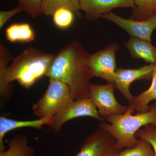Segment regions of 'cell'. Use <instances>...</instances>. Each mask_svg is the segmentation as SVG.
I'll list each match as a JSON object with an SVG mask.
<instances>
[{
	"instance_id": "cell-12",
	"label": "cell",
	"mask_w": 156,
	"mask_h": 156,
	"mask_svg": "<svg viewBox=\"0 0 156 156\" xmlns=\"http://www.w3.org/2000/svg\"><path fill=\"white\" fill-rule=\"evenodd\" d=\"M53 121V117H48L32 121H20L11 119L5 117H0V151H5L4 137L7 132L23 127H30L40 129L43 126L50 127Z\"/></svg>"
},
{
	"instance_id": "cell-4",
	"label": "cell",
	"mask_w": 156,
	"mask_h": 156,
	"mask_svg": "<svg viewBox=\"0 0 156 156\" xmlns=\"http://www.w3.org/2000/svg\"><path fill=\"white\" fill-rule=\"evenodd\" d=\"M74 101L67 84L50 79L48 89L41 98L34 105L32 110L39 119L53 117Z\"/></svg>"
},
{
	"instance_id": "cell-1",
	"label": "cell",
	"mask_w": 156,
	"mask_h": 156,
	"mask_svg": "<svg viewBox=\"0 0 156 156\" xmlns=\"http://www.w3.org/2000/svg\"><path fill=\"white\" fill-rule=\"evenodd\" d=\"M89 54L77 41L62 48L46 76L69 87L75 100L89 97V81L93 77Z\"/></svg>"
},
{
	"instance_id": "cell-6",
	"label": "cell",
	"mask_w": 156,
	"mask_h": 156,
	"mask_svg": "<svg viewBox=\"0 0 156 156\" xmlns=\"http://www.w3.org/2000/svg\"><path fill=\"white\" fill-rule=\"evenodd\" d=\"M120 152L114 137L99 128L85 139L75 156H118Z\"/></svg>"
},
{
	"instance_id": "cell-15",
	"label": "cell",
	"mask_w": 156,
	"mask_h": 156,
	"mask_svg": "<svg viewBox=\"0 0 156 156\" xmlns=\"http://www.w3.org/2000/svg\"><path fill=\"white\" fill-rule=\"evenodd\" d=\"M9 149L0 151V156H34L35 150L28 145V140L23 134L15 135L9 142Z\"/></svg>"
},
{
	"instance_id": "cell-11",
	"label": "cell",
	"mask_w": 156,
	"mask_h": 156,
	"mask_svg": "<svg viewBox=\"0 0 156 156\" xmlns=\"http://www.w3.org/2000/svg\"><path fill=\"white\" fill-rule=\"evenodd\" d=\"M85 18L90 21L98 20L104 14L118 8H132L134 0H79Z\"/></svg>"
},
{
	"instance_id": "cell-14",
	"label": "cell",
	"mask_w": 156,
	"mask_h": 156,
	"mask_svg": "<svg viewBox=\"0 0 156 156\" xmlns=\"http://www.w3.org/2000/svg\"><path fill=\"white\" fill-rule=\"evenodd\" d=\"M154 100H156V61L154 64L150 87L139 95L134 96L132 104L128 107L138 112H147L150 109V102Z\"/></svg>"
},
{
	"instance_id": "cell-8",
	"label": "cell",
	"mask_w": 156,
	"mask_h": 156,
	"mask_svg": "<svg viewBox=\"0 0 156 156\" xmlns=\"http://www.w3.org/2000/svg\"><path fill=\"white\" fill-rule=\"evenodd\" d=\"M81 116H89L103 121L97 108L89 98L75 100L72 103L53 116V121L49 127L50 130L58 133L68 121Z\"/></svg>"
},
{
	"instance_id": "cell-18",
	"label": "cell",
	"mask_w": 156,
	"mask_h": 156,
	"mask_svg": "<svg viewBox=\"0 0 156 156\" xmlns=\"http://www.w3.org/2000/svg\"><path fill=\"white\" fill-rule=\"evenodd\" d=\"M134 2L129 19L143 20L156 14V0H134Z\"/></svg>"
},
{
	"instance_id": "cell-3",
	"label": "cell",
	"mask_w": 156,
	"mask_h": 156,
	"mask_svg": "<svg viewBox=\"0 0 156 156\" xmlns=\"http://www.w3.org/2000/svg\"><path fill=\"white\" fill-rule=\"evenodd\" d=\"M134 112L128 106L125 113L109 115L105 119L108 122H103L99 125V128L114 137L119 151L134 147L139 144L140 139H137L135 135L143 127L148 124L156 127V101L148 111L133 115Z\"/></svg>"
},
{
	"instance_id": "cell-23",
	"label": "cell",
	"mask_w": 156,
	"mask_h": 156,
	"mask_svg": "<svg viewBox=\"0 0 156 156\" xmlns=\"http://www.w3.org/2000/svg\"><path fill=\"white\" fill-rule=\"evenodd\" d=\"M22 11H23V9L19 5L10 11H0V29L3 28L4 26L11 17Z\"/></svg>"
},
{
	"instance_id": "cell-7",
	"label": "cell",
	"mask_w": 156,
	"mask_h": 156,
	"mask_svg": "<svg viewBox=\"0 0 156 156\" xmlns=\"http://www.w3.org/2000/svg\"><path fill=\"white\" fill-rule=\"evenodd\" d=\"M119 49V45L112 43L90 55L89 63L93 76L102 78L108 83H114L117 70L116 53Z\"/></svg>"
},
{
	"instance_id": "cell-20",
	"label": "cell",
	"mask_w": 156,
	"mask_h": 156,
	"mask_svg": "<svg viewBox=\"0 0 156 156\" xmlns=\"http://www.w3.org/2000/svg\"><path fill=\"white\" fill-rule=\"evenodd\" d=\"M75 14L69 9L66 8H59L57 9L52 15L53 22L58 28H68L73 22Z\"/></svg>"
},
{
	"instance_id": "cell-2",
	"label": "cell",
	"mask_w": 156,
	"mask_h": 156,
	"mask_svg": "<svg viewBox=\"0 0 156 156\" xmlns=\"http://www.w3.org/2000/svg\"><path fill=\"white\" fill-rule=\"evenodd\" d=\"M56 56L35 48H27L12 59L11 65L0 76L1 95L10 94L11 83L15 80L21 87L29 89L39 78L46 76Z\"/></svg>"
},
{
	"instance_id": "cell-21",
	"label": "cell",
	"mask_w": 156,
	"mask_h": 156,
	"mask_svg": "<svg viewBox=\"0 0 156 156\" xmlns=\"http://www.w3.org/2000/svg\"><path fill=\"white\" fill-rule=\"evenodd\" d=\"M23 11L33 19H36L43 14L42 0H17Z\"/></svg>"
},
{
	"instance_id": "cell-10",
	"label": "cell",
	"mask_w": 156,
	"mask_h": 156,
	"mask_svg": "<svg viewBox=\"0 0 156 156\" xmlns=\"http://www.w3.org/2000/svg\"><path fill=\"white\" fill-rule=\"evenodd\" d=\"M154 68V64H150L136 69H117L114 80L116 89L128 101L129 105L132 104L134 98L129 90L130 85L135 81L150 80L152 77Z\"/></svg>"
},
{
	"instance_id": "cell-22",
	"label": "cell",
	"mask_w": 156,
	"mask_h": 156,
	"mask_svg": "<svg viewBox=\"0 0 156 156\" xmlns=\"http://www.w3.org/2000/svg\"><path fill=\"white\" fill-rule=\"evenodd\" d=\"M135 137L147 140L151 144L156 156V127L152 124L144 126L136 132Z\"/></svg>"
},
{
	"instance_id": "cell-13",
	"label": "cell",
	"mask_w": 156,
	"mask_h": 156,
	"mask_svg": "<svg viewBox=\"0 0 156 156\" xmlns=\"http://www.w3.org/2000/svg\"><path fill=\"white\" fill-rule=\"evenodd\" d=\"M130 56L135 59H142L150 64L156 61V48L151 43L138 38L131 37L124 43Z\"/></svg>"
},
{
	"instance_id": "cell-9",
	"label": "cell",
	"mask_w": 156,
	"mask_h": 156,
	"mask_svg": "<svg viewBox=\"0 0 156 156\" xmlns=\"http://www.w3.org/2000/svg\"><path fill=\"white\" fill-rule=\"evenodd\" d=\"M107 20L125 30L131 37L138 38L151 43V35L156 28V14L143 20H133L122 18L111 12L102 15Z\"/></svg>"
},
{
	"instance_id": "cell-19",
	"label": "cell",
	"mask_w": 156,
	"mask_h": 156,
	"mask_svg": "<svg viewBox=\"0 0 156 156\" xmlns=\"http://www.w3.org/2000/svg\"><path fill=\"white\" fill-rule=\"evenodd\" d=\"M118 156H156L151 144L145 140L140 139V141L137 145L121 151Z\"/></svg>"
},
{
	"instance_id": "cell-5",
	"label": "cell",
	"mask_w": 156,
	"mask_h": 156,
	"mask_svg": "<svg viewBox=\"0 0 156 156\" xmlns=\"http://www.w3.org/2000/svg\"><path fill=\"white\" fill-rule=\"evenodd\" d=\"M89 88V98L103 120L111 115H122L126 112L128 107L121 105L115 97V83H108L104 85L90 83Z\"/></svg>"
},
{
	"instance_id": "cell-16",
	"label": "cell",
	"mask_w": 156,
	"mask_h": 156,
	"mask_svg": "<svg viewBox=\"0 0 156 156\" xmlns=\"http://www.w3.org/2000/svg\"><path fill=\"white\" fill-rule=\"evenodd\" d=\"M5 35L11 43L31 42L35 37L34 32L28 23H15L6 29Z\"/></svg>"
},
{
	"instance_id": "cell-17",
	"label": "cell",
	"mask_w": 156,
	"mask_h": 156,
	"mask_svg": "<svg viewBox=\"0 0 156 156\" xmlns=\"http://www.w3.org/2000/svg\"><path fill=\"white\" fill-rule=\"evenodd\" d=\"M43 14L52 16L57 9L66 8L72 10L79 17H82L79 0H42Z\"/></svg>"
}]
</instances>
